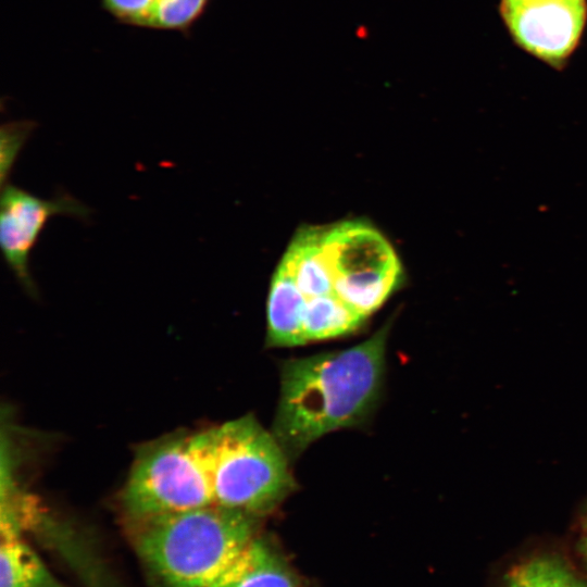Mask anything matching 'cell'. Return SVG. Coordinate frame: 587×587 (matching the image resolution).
<instances>
[{
    "instance_id": "cell-3",
    "label": "cell",
    "mask_w": 587,
    "mask_h": 587,
    "mask_svg": "<svg viewBox=\"0 0 587 587\" xmlns=\"http://www.w3.org/2000/svg\"><path fill=\"white\" fill-rule=\"evenodd\" d=\"M214 503L261 515L295 487L287 454L251 415L209 429Z\"/></svg>"
},
{
    "instance_id": "cell-17",
    "label": "cell",
    "mask_w": 587,
    "mask_h": 587,
    "mask_svg": "<svg viewBox=\"0 0 587 587\" xmlns=\"http://www.w3.org/2000/svg\"><path fill=\"white\" fill-rule=\"evenodd\" d=\"M503 1H516V0H503Z\"/></svg>"
},
{
    "instance_id": "cell-1",
    "label": "cell",
    "mask_w": 587,
    "mask_h": 587,
    "mask_svg": "<svg viewBox=\"0 0 587 587\" xmlns=\"http://www.w3.org/2000/svg\"><path fill=\"white\" fill-rule=\"evenodd\" d=\"M388 333L389 323L353 347L283 364L273 435L287 455L370 414L380 394Z\"/></svg>"
},
{
    "instance_id": "cell-4",
    "label": "cell",
    "mask_w": 587,
    "mask_h": 587,
    "mask_svg": "<svg viewBox=\"0 0 587 587\" xmlns=\"http://www.w3.org/2000/svg\"><path fill=\"white\" fill-rule=\"evenodd\" d=\"M122 502L127 520L214 504L209 429L143 448L132 466Z\"/></svg>"
},
{
    "instance_id": "cell-12",
    "label": "cell",
    "mask_w": 587,
    "mask_h": 587,
    "mask_svg": "<svg viewBox=\"0 0 587 587\" xmlns=\"http://www.w3.org/2000/svg\"><path fill=\"white\" fill-rule=\"evenodd\" d=\"M366 317L335 294L307 299L303 332L305 342L346 336L359 329Z\"/></svg>"
},
{
    "instance_id": "cell-9",
    "label": "cell",
    "mask_w": 587,
    "mask_h": 587,
    "mask_svg": "<svg viewBox=\"0 0 587 587\" xmlns=\"http://www.w3.org/2000/svg\"><path fill=\"white\" fill-rule=\"evenodd\" d=\"M307 299L282 258L270 284L266 302V345L295 347L305 342L303 320Z\"/></svg>"
},
{
    "instance_id": "cell-10",
    "label": "cell",
    "mask_w": 587,
    "mask_h": 587,
    "mask_svg": "<svg viewBox=\"0 0 587 587\" xmlns=\"http://www.w3.org/2000/svg\"><path fill=\"white\" fill-rule=\"evenodd\" d=\"M323 233L324 225L301 226L282 257L305 299L335 294L323 252Z\"/></svg>"
},
{
    "instance_id": "cell-13",
    "label": "cell",
    "mask_w": 587,
    "mask_h": 587,
    "mask_svg": "<svg viewBox=\"0 0 587 587\" xmlns=\"http://www.w3.org/2000/svg\"><path fill=\"white\" fill-rule=\"evenodd\" d=\"M189 0H103L120 21L141 27L171 29Z\"/></svg>"
},
{
    "instance_id": "cell-16",
    "label": "cell",
    "mask_w": 587,
    "mask_h": 587,
    "mask_svg": "<svg viewBox=\"0 0 587 587\" xmlns=\"http://www.w3.org/2000/svg\"><path fill=\"white\" fill-rule=\"evenodd\" d=\"M585 548H586V551H587V539H586Z\"/></svg>"
},
{
    "instance_id": "cell-14",
    "label": "cell",
    "mask_w": 587,
    "mask_h": 587,
    "mask_svg": "<svg viewBox=\"0 0 587 587\" xmlns=\"http://www.w3.org/2000/svg\"><path fill=\"white\" fill-rule=\"evenodd\" d=\"M503 587H587L561 561L537 557L516 565Z\"/></svg>"
},
{
    "instance_id": "cell-5",
    "label": "cell",
    "mask_w": 587,
    "mask_h": 587,
    "mask_svg": "<svg viewBox=\"0 0 587 587\" xmlns=\"http://www.w3.org/2000/svg\"><path fill=\"white\" fill-rule=\"evenodd\" d=\"M323 252L335 295L366 319L404 279L390 242L364 220L324 225Z\"/></svg>"
},
{
    "instance_id": "cell-2",
    "label": "cell",
    "mask_w": 587,
    "mask_h": 587,
    "mask_svg": "<svg viewBox=\"0 0 587 587\" xmlns=\"http://www.w3.org/2000/svg\"><path fill=\"white\" fill-rule=\"evenodd\" d=\"M258 516L210 504L128 520L130 544L158 587H209L257 536Z\"/></svg>"
},
{
    "instance_id": "cell-6",
    "label": "cell",
    "mask_w": 587,
    "mask_h": 587,
    "mask_svg": "<svg viewBox=\"0 0 587 587\" xmlns=\"http://www.w3.org/2000/svg\"><path fill=\"white\" fill-rule=\"evenodd\" d=\"M91 209L65 190L40 198L10 184L2 185L0 199V247L3 260L21 287L32 297L38 288L29 268L33 252L47 223L57 215L87 222Z\"/></svg>"
},
{
    "instance_id": "cell-15",
    "label": "cell",
    "mask_w": 587,
    "mask_h": 587,
    "mask_svg": "<svg viewBox=\"0 0 587 587\" xmlns=\"http://www.w3.org/2000/svg\"><path fill=\"white\" fill-rule=\"evenodd\" d=\"M35 123L18 121L5 123L1 127V185L7 184L9 174L15 164L17 155L28 137Z\"/></svg>"
},
{
    "instance_id": "cell-8",
    "label": "cell",
    "mask_w": 587,
    "mask_h": 587,
    "mask_svg": "<svg viewBox=\"0 0 587 587\" xmlns=\"http://www.w3.org/2000/svg\"><path fill=\"white\" fill-rule=\"evenodd\" d=\"M299 577L268 539L255 536L209 587H299Z\"/></svg>"
},
{
    "instance_id": "cell-7",
    "label": "cell",
    "mask_w": 587,
    "mask_h": 587,
    "mask_svg": "<svg viewBox=\"0 0 587 587\" xmlns=\"http://www.w3.org/2000/svg\"><path fill=\"white\" fill-rule=\"evenodd\" d=\"M500 11L514 41L557 67L580 39L587 4L586 0H501Z\"/></svg>"
},
{
    "instance_id": "cell-11",
    "label": "cell",
    "mask_w": 587,
    "mask_h": 587,
    "mask_svg": "<svg viewBox=\"0 0 587 587\" xmlns=\"http://www.w3.org/2000/svg\"><path fill=\"white\" fill-rule=\"evenodd\" d=\"M0 587H66L17 536H1Z\"/></svg>"
}]
</instances>
